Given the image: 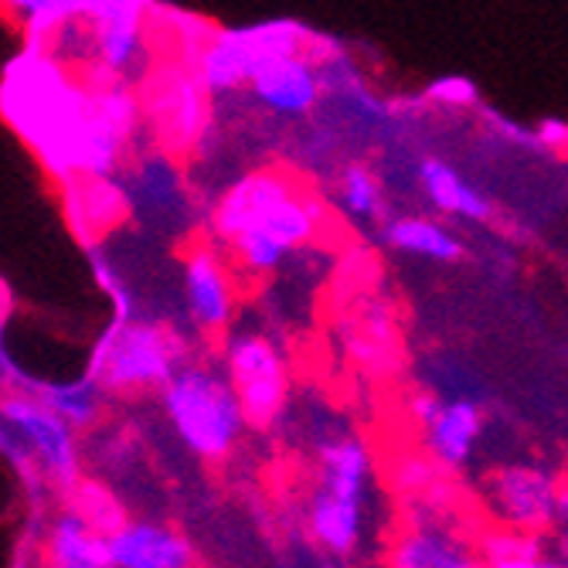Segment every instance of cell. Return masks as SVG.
<instances>
[{
	"label": "cell",
	"instance_id": "6da1fadb",
	"mask_svg": "<svg viewBox=\"0 0 568 568\" xmlns=\"http://www.w3.org/2000/svg\"><path fill=\"white\" fill-rule=\"evenodd\" d=\"M327 209L293 174L263 168L242 174L215 201L209 232L225 248L235 273L245 280H270L290 255L317 242Z\"/></svg>",
	"mask_w": 568,
	"mask_h": 568
},
{
	"label": "cell",
	"instance_id": "7a4b0ae2",
	"mask_svg": "<svg viewBox=\"0 0 568 568\" xmlns=\"http://www.w3.org/2000/svg\"><path fill=\"white\" fill-rule=\"evenodd\" d=\"M378 470L372 446L357 433L317 443V474L303 504V531L324 561H357L372 541Z\"/></svg>",
	"mask_w": 568,
	"mask_h": 568
},
{
	"label": "cell",
	"instance_id": "3957f363",
	"mask_svg": "<svg viewBox=\"0 0 568 568\" xmlns=\"http://www.w3.org/2000/svg\"><path fill=\"white\" fill-rule=\"evenodd\" d=\"M161 408L181 446L204 463L229 459L252 429L232 378L212 361H184L161 388Z\"/></svg>",
	"mask_w": 568,
	"mask_h": 568
},
{
	"label": "cell",
	"instance_id": "277c9868",
	"mask_svg": "<svg viewBox=\"0 0 568 568\" xmlns=\"http://www.w3.org/2000/svg\"><path fill=\"white\" fill-rule=\"evenodd\" d=\"M187 361V344L181 334L158 321H113L106 334L89 354V368L106 395L130 398V395H146L161 392L171 375Z\"/></svg>",
	"mask_w": 568,
	"mask_h": 568
},
{
	"label": "cell",
	"instance_id": "5b68a950",
	"mask_svg": "<svg viewBox=\"0 0 568 568\" xmlns=\"http://www.w3.org/2000/svg\"><path fill=\"white\" fill-rule=\"evenodd\" d=\"M293 51H306V31L296 21H266L252 28L209 31L191 65L212 95H229L248 85V79L266 62L293 55Z\"/></svg>",
	"mask_w": 568,
	"mask_h": 568
},
{
	"label": "cell",
	"instance_id": "8992f818",
	"mask_svg": "<svg viewBox=\"0 0 568 568\" xmlns=\"http://www.w3.org/2000/svg\"><path fill=\"white\" fill-rule=\"evenodd\" d=\"M222 368L232 378L252 429H270L290 402V365L276 337L263 331H229Z\"/></svg>",
	"mask_w": 568,
	"mask_h": 568
},
{
	"label": "cell",
	"instance_id": "52a82bcc",
	"mask_svg": "<svg viewBox=\"0 0 568 568\" xmlns=\"http://www.w3.org/2000/svg\"><path fill=\"white\" fill-rule=\"evenodd\" d=\"M565 484L541 463H504L484 480V507L494 525L551 535L561 521Z\"/></svg>",
	"mask_w": 568,
	"mask_h": 568
},
{
	"label": "cell",
	"instance_id": "ba28073f",
	"mask_svg": "<svg viewBox=\"0 0 568 568\" xmlns=\"http://www.w3.org/2000/svg\"><path fill=\"white\" fill-rule=\"evenodd\" d=\"M0 423H4L34 456L38 470L62 490H75L82 480L79 470V439L75 426H69L59 412H51L31 392L0 395Z\"/></svg>",
	"mask_w": 568,
	"mask_h": 568
},
{
	"label": "cell",
	"instance_id": "9c48e42d",
	"mask_svg": "<svg viewBox=\"0 0 568 568\" xmlns=\"http://www.w3.org/2000/svg\"><path fill=\"white\" fill-rule=\"evenodd\" d=\"M209 99L212 92L204 89L194 65H161L150 75L143 110L153 120L158 140L171 153H187L209 133Z\"/></svg>",
	"mask_w": 568,
	"mask_h": 568
},
{
	"label": "cell",
	"instance_id": "30bf717a",
	"mask_svg": "<svg viewBox=\"0 0 568 568\" xmlns=\"http://www.w3.org/2000/svg\"><path fill=\"white\" fill-rule=\"evenodd\" d=\"M408 416L439 470L459 474L470 467L484 439V408L474 398L419 392L408 398Z\"/></svg>",
	"mask_w": 568,
	"mask_h": 568
},
{
	"label": "cell",
	"instance_id": "8fae6325",
	"mask_svg": "<svg viewBox=\"0 0 568 568\" xmlns=\"http://www.w3.org/2000/svg\"><path fill=\"white\" fill-rule=\"evenodd\" d=\"M184 314L204 337H225L239 314V273L219 242L194 245L181 270Z\"/></svg>",
	"mask_w": 568,
	"mask_h": 568
},
{
	"label": "cell",
	"instance_id": "7c38bea8",
	"mask_svg": "<svg viewBox=\"0 0 568 568\" xmlns=\"http://www.w3.org/2000/svg\"><path fill=\"white\" fill-rule=\"evenodd\" d=\"M385 561L395 568H474L480 565V548L429 507L398 531Z\"/></svg>",
	"mask_w": 568,
	"mask_h": 568
},
{
	"label": "cell",
	"instance_id": "4fadbf2b",
	"mask_svg": "<svg viewBox=\"0 0 568 568\" xmlns=\"http://www.w3.org/2000/svg\"><path fill=\"white\" fill-rule=\"evenodd\" d=\"M245 89L255 102H260V110H266L270 116L303 120L321 106L324 75L306 51H293V55H280V59L266 62L248 79Z\"/></svg>",
	"mask_w": 568,
	"mask_h": 568
},
{
	"label": "cell",
	"instance_id": "5bb4252c",
	"mask_svg": "<svg viewBox=\"0 0 568 568\" xmlns=\"http://www.w3.org/2000/svg\"><path fill=\"white\" fill-rule=\"evenodd\" d=\"M110 568H191L197 565L194 545L171 525L153 518H126L106 535Z\"/></svg>",
	"mask_w": 568,
	"mask_h": 568
},
{
	"label": "cell",
	"instance_id": "9a60e30c",
	"mask_svg": "<svg viewBox=\"0 0 568 568\" xmlns=\"http://www.w3.org/2000/svg\"><path fill=\"white\" fill-rule=\"evenodd\" d=\"M416 181L426 194V201L446 219L456 222H470V225H487L494 219V204L490 197L463 178L453 164L443 158H423L416 168Z\"/></svg>",
	"mask_w": 568,
	"mask_h": 568
},
{
	"label": "cell",
	"instance_id": "2e32d148",
	"mask_svg": "<svg viewBox=\"0 0 568 568\" xmlns=\"http://www.w3.org/2000/svg\"><path fill=\"white\" fill-rule=\"evenodd\" d=\"M382 242L416 263L449 266L463 260V239L439 219L429 215H395L382 222Z\"/></svg>",
	"mask_w": 568,
	"mask_h": 568
},
{
	"label": "cell",
	"instance_id": "e0dca14e",
	"mask_svg": "<svg viewBox=\"0 0 568 568\" xmlns=\"http://www.w3.org/2000/svg\"><path fill=\"white\" fill-rule=\"evenodd\" d=\"M44 565L55 568H110V548L79 507L55 514L44 531Z\"/></svg>",
	"mask_w": 568,
	"mask_h": 568
},
{
	"label": "cell",
	"instance_id": "ac0fdd59",
	"mask_svg": "<svg viewBox=\"0 0 568 568\" xmlns=\"http://www.w3.org/2000/svg\"><path fill=\"white\" fill-rule=\"evenodd\" d=\"M69 215L85 242H95V235L110 232L116 222L130 215L126 187L113 178H89L79 174L69 184Z\"/></svg>",
	"mask_w": 568,
	"mask_h": 568
},
{
	"label": "cell",
	"instance_id": "d6986e66",
	"mask_svg": "<svg viewBox=\"0 0 568 568\" xmlns=\"http://www.w3.org/2000/svg\"><path fill=\"white\" fill-rule=\"evenodd\" d=\"M113 4L153 8V0H0V14H4L18 31H24L31 41H38L69 18H92Z\"/></svg>",
	"mask_w": 568,
	"mask_h": 568
},
{
	"label": "cell",
	"instance_id": "ffe728a7",
	"mask_svg": "<svg viewBox=\"0 0 568 568\" xmlns=\"http://www.w3.org/2000/svg\"><path fill=\"white\" fill-rule=\"evenodd\" d=\"M181 174L174 168L171 158L164 153H153V158H143L126 184V197H130V212H146L153 219H168L178 204L184 201L181 197Z\"/></svg>",
	"mask_w": 568,
	"mask_h": 568
},
{
	"label": "cell",
	"instance_id": "44dd1931",
	"mask_svg": "<svg viewBox=\"0 0 568 568\" xmlns=\"http://www.w3.org/2000/svg\"><path fill=\"white\" fill-rule=\"evenodd\" d=\"M51 412L82 429H92L102 419V405H106V388L99 385V378L92 372H85L82 378H69V382H38L34 392Z\"/></svg>",
	"mask_w": 568,
	"mask_h": 568
},
{
	"label": "cell",
	"instance_id": "7402d4cb",
	"mask_svg": "<svg viewBox=\"0 0 568 568\" xmlns=\"http://www.w3.org/2000/svg\"><path fill=\"white\" fill-rule=\"evenodd\" d=\"M477 548H480V565H490V568H541V565H555V558L548 555L551 548L545 545V535L507 528V525H494L490 531H484Z\"/></svg>",
	"mask_w": 568,
	"mask_h": 568
},
{
	"label": "cell",
	"instance_id": "603a6c76",
	"mask_svg": "<svg viewBox=\"0 0 568 568\" xmlns=\"http://www.w3.org/2000/svg\"><path fill=\"white\" fill-rule=\"evenodd\" d=\"M337 201H341L344 215L361 222V225L382 222V215H385V184H382V178L372 168L351 164V168L341 171Z\"/></svg>",
	"mask_w": 568,
	"mask_h": 568
},
{
	"label": "cell",
	"instance_id": "cb8c5ba5",
	"mask_svg": "<svg viewBox=\"0 0 568 568\" xmlns=\"http://www.w3.org/2000/svg\"><path fill=\"white\" fill-rule=\"evenodd\" d=\"M75 494V504L72 507H79L85 518L102 531V535H110V531H116L123 521H126V514H123V507L102 490V487H95V484H82L79 480V487L72 490Z\"/></svg>",
	"mask_w": 568,
	"mask_h": 568
},
{
	"label": "cell",
	"instance_id": "d4e9b609",
	"mask_svg": "<svg viewBox=\"0 0 568 568\" xmlns=\"http://www.w3.org/2000/svg\"><path fill=\"white\" fill-rule=\"evenodd\" d=\"M92 273H95L102 293H106L110 303H113V321H130L133 317V300H130L126 286L120 283V273H116L113 260H106L99 248H92Z\"/></svg>",
	"mask_w": 568,
	"mask_h": 568
},
{
	"label": "cell",
	"instance_id": "484cf974",
	"mask_svg": "<svg viewBox=\"0 0 568 568\" xmlns=\"http://www.w3.org/2000/svg\"><path fill=\"white\" fill-rule=\"evenodd\" d=\"M474 85L467 79H439L429 85V99L443 102V106H467V102H474Z\"/></svg>",
	"mask_w": 568,
	"mask_h": 568
},
{
	"label": "cell",
	"instance_id": "4316f807",
	"mask_svg": "<svg viewBox=\"0 0 568 568\" xmlns=\"http://www.w3.org/2000/svg\"><path fill=\"white\" fill-rule=\"evenodd\" d=\"M0 456H8L24 477H31V474H34V467H38L34 456L28 453V446H24V443H21V439H18L4 423H0Z\"/></svg>",
	"mask_w": 568,
	"mask_h": 568
},
{
	"label": "cell",
	"instance_id": "83f0119b",
	"mask_svg": "<svg viewBox=\"0 0 568 568\" xmlns=\"http://www.w3.org/2000/svg\"><path fill=\"white\" fill-rule=\"evenodd\" d=\"M551 558H555V565H568V521L555 528V541H551Z\"/></svg>",
	"mask_w": 568,
	"mask_h": 568
}]
</instances>
